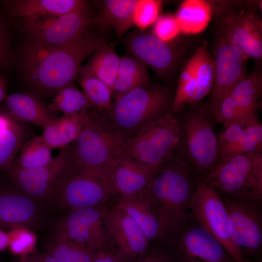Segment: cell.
Listing matches in <instances>:
<instances>
[{
  "instance_id": "obj_1",
  "label": "cell",
  "mask_w": 262,
  "mask_h": 262,
  "mask_svg": "<svg viewBox=\"0 0 262 262\" xmlns=\"http://www.w3.org/2000/svg\"><path fill=\"white\" fill-rule=\"evenodd\" d=\"M105 41L88 31L79 40L64 46L28 43L21 54L25 81L40 96L50 97L72 84L82 62Z\"/></svg>"
},
{
  "instance_id": "obj_6",
  "label": "cell",
  "mask_w": 262,
  "mask_h": 262,
  "mask_svg": "<svg viewBox=\"0 0 262 262\" xmlns=\"http://www.w3.org/2000/svg\"><path fill=\"white\" fill-rule=\"evenodd\" d=\"M206 104L179 117L180 135L176 154L202 179L216 163L217 136L209 119Z\"/></svg>"
},
{
  "instance_id": "obj_24",
  "label": "cell",
  "mask_w": 262,
  "mask_h": 262,
  "mask_svg": "<svg viewBox=\"0 0 262 262\" xmlns=\"http://www.w3.org/2000/svg\"><path fill=\"white\" fill-rule=\"evenodd\" d=\"M90 117V111L64 114L43 128L41 136L52 149L63 148L73 143L85 126Z\"/></svg>"
},
{
  "instance_id": "obj_39",
  "label": "cell",
  "mask_w": 262,
  "mask_h": 262,
  "mask_svg": "<svg viewBox=\"0 0 262 262\" xmlns=\"http://www.w3.org/2000/svg\"><path fill=\"white\" fill-rule=\"evenodd\" d=\"M210 114L219 123L226 128L237 122L249 124L241 116L229 93L224 97L211 111ZM253 122V121H252Z\"/></svg>"
},
{
  "instance_id": "obj_10",
  "label": "cell",
  "mask_w": 262,
  "mask_h": 262,
  "mask_svg": "<svg viewBox=\"0 0 262 262\" xmlns=\"http://www.w3.org/2000/svg\"><path fill=\"white\" fill-rule=\"evenodd\" d=\"M217 192L229 214L234 245L244 258H260L262 249V198Z\"/></svg>"
},
{
  "instance_id": "obj_17",
  "label": "cell",
  "mask_w": 262,
  "mask_h": 262,
  "mask_svg": "<svg viewBox=\"0 0 262 262\" xmlns=\"http://www.w3.org/2000/svg\"><path fill=\"white\" fill-rule=\"evenodd\" d=\"M106 210L98 206L66 212L55 221L53 230L96 251L111 250L104 225Z\"/></svg>"
},
{
  "instance_id": "obj_5",
  "label": "cell",
  "mask_w": 262,
  "mask_h": 262,
  "mask_svg": "<svg viewBox=\"0 0 262 262\" xmlns=\"http://www.w3.org/2000/svg\"><path fill=\"white\" fill-rule=\"evenodd\" d=\"M124 140L100 120L96 111L90 117L76 140L71 144L77 168L105 181L114 189L111 168L114 160L122 150Z\"/></svg>"
},
{
  "instance_id": "obj_2",
  "label": "cell",
  "mask_w": 262,
  "mask_h": 262,
  "mask_svg": "<svg viewBox=\"0 0 262 262\" xmlns=\"http://www.w3.org/2000/svg\"><path fill=\"white\" fill-rule=\"evenodd\" d=\"M199 179L176 153L154 175L145 194L157 217L161 240L170 237L188 220Z\"/></svg>"
},
{
  "instance_id": "obj_35",
  "label": "cell",
  "mask_w": 262,
  "mask_h": 262,
  "mask_svg": "<svg viewBox=\"0 0 262 262\" xmlns=\"http://www.w3.org/2000/svg\"><path fill=\"white\" fill-rule=\"evenodd\" d=\"M80 83L93 110L102 112L110 107L113 103L112 90L104 82L90 76L80 78Z\"/></svg>"
},
{
  "instance_id": "obj_13",
  "label": "cell",
  "mask_w": 262,
  "mask_h": 262,
  "mask_svg": "<svg viewBox=\"0 0 262 262\" xmlns=\"http://www.w3.org/2000/svg\"><path fill=\"white\" fill-rule=\"evenodd\" d=\"M211 49L214 77L209 101L207 103L209 111L246 77L245 63L247 59L225 34L216 29L214 30Z\"/></svg>"
},
{
  "instance_id": "obj_23",
  "label": "cell",
  "mask_w": 262,
  "mask_h": 262,
  "mask_svg": "<svg viewBox=\"0 0 262 262\" xmlns=\"http://www.w3.org/2000/svg\"><path fill=\"white\" fill-rule=\"evenodd\" d=\"M7 16L11 18L28 16H58L88 10L82 0H10L3 2Z\"/></svg>"
},
{
  "instance_id": "obj_27",
  "label": "cell",
  "mask_w": 262,
  "mask_h": 262,
  "mask_svg": "<svg viewBox=\"0 0 262 262\" xmlns=\"http://www.w3.org/2000/svg\"><path fill=\"white\" fill-rule=\"evenodd\" d=\"M115 205L124 211L137 222L150 242L160 240L159 223L145 193L137 196H119Z\"/></svg>"
},
{
  "instance_id": "obj_8",
  "label": "cell",
  "mask_w": 262,
  "mask_h": 262,
  "mask_svg": "<svg viewBox=\"0 0 262 262\" xmlns=\"http://www.w3.org/2000/svg\"><path fill=\"white\" fill-rule=\"evenodd\" d=\"M201 180L218 192L262 198V150L216 162Z\"/></svg>"
},
{
  "instance_id": "obj_49",
  "label": "cell",
  "mask_w": 262,
  "mask_h": 262,
  "mask_svg": "<svg viewBox=\"0 0 262 262\" xmlns=\"http://www.w3.org/2000/svg\"><path fill=\"white\" fill-rule=\"evenodd\" d=\"M154 253L144 257L136 262H153Z\"/></svg>"
},
{
  "instance_id": "obj_21",
  "label": "cell",
  "mask_w": 262,
  "mask_h": 262,
  "mask_svg": "<svg viewBox=\"0 0 262 262\" xmlns=\"http://www.w3.org/2000/svg\"><path fill=\"white\" fill-rule=\"evenodd\" d=\"M111 175L115 195L124 196L144 195L154 176L144 164L122 153L114 160Z\"/></svg>"
},
{
  "instance_id": "obj_16",
  "label": "cell",
  "mask_w": 262,
  "mask_h": 262,
  "mask_svg": "<svg viewBox=\"0 0 262 262\" xmlns=\"http://www.w3.org/2000/svg\"><path fill=\"white\" fill-rule=\"evenodd\" d=\"M115 195L103 180L77 167L59 188L50 204L66 212L103 206Z\"/></svg>"
},
{
  "instance_id": "obj_19",
  "label": "cell",
  "mask_w": 262,
  "mask_h": 262,
  "mask_svg": "<svg viewBox=\"0 0 262 262\" xmlns=\"http://www.w3.org/2000/svg\"><path fill=\"white\" fill-rule=\"evenodd\" d=\"M170 237L176 239V248L181 262H237L189 214L185 224Z\"/></svg>"
},
{
  "instance_id": "obj_40",
  "label": "cell",
  "mask_w": 262,
  "mask_h": 262,
  "mask_svg": "<svg viewBox=\"0 0 262 262\" xmlns=\"http://www.w3.org/2000/svg\"><path fill=\"white\" fill-rule=\"evenodd\" d=\"M247 124L243 122L230 124L217 136L216 162L222 160L227 153L239 141Z\"/></svg>"
},
{
  "instance_id": "obj_38",
  "label": "cell",
  "mask_w": 262,
  "mask_h": 262,
  "mask_svg": "<svg viewBox=\"0 0 262 262\" xmlns=\"http://www.w3.org/2000/svg\"><path fill=\"white\" fill-rule=\"evenodd\" d=\"M162 3L159 0H137L133 13V25L141 31L154 25L160 16Z\"/></svg>"
},
{
  "instance_id": "obj_48",
  "label": "cell",
  "mask_w": 262,
  "mask_h": 262,
  "mask_svg": "<svg viewBox=\"0 0 262 262\" xmlns=\"http://www.w3.org/2000/svg\"><path fill=\"white\" fill-rule=\"evenodd\" d=\"M6 83L5 80L0 76V102L5 97Z\"/></svg>"
},
{
  "instance_id": "obj_31",
  "label": "cell",
  "mask_w": 262,
  "mask_h": 262,
  "mask_svg": "<svg viewBox=\"0 0 262 262\" xmlns=\"http://www.w3.org/2000/svg\"><path fill=\"white\" fill-rule=\"evenodd\" d=\"M181 33L195 34L201 33L212 19L209 1L186 0L181 3L175 15Z\"/></svg>"
},
{
  "instance_id": "obj_32",
  "label": "cell",
  "mask_w": 262,
  "mask_h": 262,
  "mask_svg": "<svg viewBox=\"0 0 262 262\" xmlns=\"http://www.w3.org/2000/svg\"><path fill=\"white\" fill-rule=\"evenodd\" d=\"M27 134L20 121L11 118L9 125L0 131V170H7L25 142Z\"/></svg>"
},
{
  "instance_id": "obj_29",
  "label": "cell",
  "mask_w": 262,
  "mask_h": 262,
  "mask_svg": "<svg viewBox=\"0 0 262 262\" xmlns=\"http://www.w3.org/2000/svg\"><path fill=\"white\" fill-rule=\"evenodd\" d=\"M42 246L45 251L59 262H93L96 252L53 230Z\"/></svg>"
},
{
  "instance_id": "obj_4",
  "label": "cell",
  "mask_w": 262,
  "mask_h": 262,
  "mask_svg": "<svg viewBox=\"0 0 262 262\" xmlns=\"http://www.w3.org/2000/svg\"><path fill=\"white\" fill-rule=\"evenodd\" d=\"M214 29L228 37L247 58L260 67L262 61V21L253 2L209 1Z\"/></svg>"
},
{
  "instance_id": "obj_34",
  "label": "cell",
  "mask_w": 262,
  "mask_h": 262,
  "mask_svg": "<svg viewBox=\"0 0 262 262\" xmlns=\"http://www.w3.org/2000/svg\"><path fill=\"white\" fill-rule=\"evenodd\" d=\"M48 106L53 111H59L64 114H77L91 108L84 93L72 84L58 91Z\"/></svg>"
},
{
  "instance_id": "obj_12",
  "label": "cell",
  "mask_w": 262,
  "mask_h": 262,
  "mask_svg": "<svg viewBox=\"0 0 262 262\" xmlns=\"http://www.w3.org/2000/svg\"><path fill=\"white\" fill-rule=\"evenodd\" d=\"M189 215L215 238L237 262L244 258L234 245L229 214L217 192L199 179L189 208Z\"/></svg>"
},
{
  "instance_id": "obj_37",
  "label": "cell",
  "mask_w": 262,
  "mask_h": 262,
  "mask_svg": "<svg viewBox=\"0 0 262 262\" xmlns=\"http://www.w3.org/2000/svg\"><path fill=\"white\" fill-rule=\"evenodd\" d=\"M8 247L15 255L22 256L35 251L37 238L33 231L23 227L10 229L7 232Z\"/></svg>"
},
{
  "instance_id": "obj_33",
  "label": "cell",
  "mask_w": 262,
  "mask_h": 262,
  "mask_svg": "<svg viewBox=\"0 0 262 262\" xmlns=\"http://www.w3.org/2000/svg\"><path fill=\"white\" fill-rule=\"evenodd\" d=\"M51 150L41 135L34 137L24 143L14 165L25 169L43 167L52 159Z\"/></svg>"
},
{
  "instance_id": "obj_41",
  "label": "cell",
  "mask_w": 262,
  "mask_h": 262,
  "mask_svg": "<svg viewBox=\"0 0 262 262\" xmlns=\"http://www.w3.org/2000/svg\"><path fill=\"white\" fill-rule=\"evenodd\" d=\"M181 33L180 29L175 15L159 16L152 30L154 35L160 40L170 42Z\"/></svg>"
},
{
  "instance_id": "obj_15",
  "label": "cell",
  "mask_w": 262,
  "mask_h": 262,
  "mask_svg": "<svg viewBox=\"0 0 262 262\" xmlns=\"http://www.w3.org/2000/svg\"><path fill=\"white\" fill-rule=\"evenodd\" d=\"M214 77L213 57L205 42L196 49L180 75L171 113L179 112L210 93Z\"/></svg>"
},
{
  "instance_id": "obj_50",
  "label": "cell",
  "mask_w": 262,
  "mask_h": 262,
  "mask_svg": "<svg viewBox=\"0 0 262 262\" xmlns=\"http://www.w3.org/2000/svg\"><path fill=\"white\" fill-rule=\"evenodd\" d=\"M262 261L261 259L259 260H251L248 258H244V262H262Z\"/></svg>"
},
{
  "instance_id": "obj_22",
  "label": "cell",
  "mask_w": 262,
  "mask_h": 262,
  "mask_svg": "<svg viewBox=\"0 0 262 262\" xmlns=\"http://www.w3.org/2000/svg\"><path fill=\"white\" fill-rule=\"evenodd\" d=\"M4 107L5 114L11 118L32 123L43 128L58 117L41 96L32 91L5 96Z\"/></svg>"
},
{
  "instance_id": "obj_11",
  "label": "cell",
  "mask_w": 262,
  "mask_h": 262,
  "mask_svg": "<svg viewBox=\"0 0 262 262\" xmlns=\"http://www.w3.org/2000/svg\"><path fill=\"white\" fill-rule=\"evenodd\" d=\"M22 18V29L30 43L64 46L79 40L93 25L89 10L58 16H28Z\"/></svg>"
},
{
  "instance_id": "obj_9",
  "label": "cell",
  "mask_w": 262,
  "mask_h": 262,
  "mask_svg": "<svg viewBox=\"0 0 262 262\" xmlns=\"http://www.w3.org/2000/svg\"><path fill=\"white\" fill-rule=\"evenodd\" d=\"M71 144L47 165L38 168H21L15 165L7 169L8 180L46 206L50 204L59 188L77 168Z\"/></svg>"
},
{
  "instance_id": "obj_26",
  "label": "cell",
  "mask_w": 262,
  "mask_h": 262,
  "mask_svg": "<svg viewBox=\"0 0 262 262\" xmlns=\"http://www.w3.org/2000/svg\"><path fill=\"white\" fill-rule=\"evenodd\" d=\"M262 89V73L257 66L248 77L237 83L230 95L243 119L248 122L259 119L258 99Z\"/></svg>"
},
{
  "instance_id": "obj_28",
  "label": "cell",
  "mask_w": 262,
  "mask_h": 262,
  "mask_svg": "<svg viewBox=\"0 0 262 262\" xmlns=\"http://www.w3.org/2000/svg\"><path fill=\"white\" fill-rule=\"evenodd\" d=\"M119 61L120 57L105 41L95 50L87 64L81 67L78 74L80 78L95 77L112 90Z\"/></svg>"
},
{
  "instance_id": "obj_43",
  "label": "cell",
  "mask_w": 262,
  "mask_h": 262,
  "mask_svg": "<svg viewBox=\"0 0 262 262\" xmlns=\"http://www.w3.org/2000/svg\"><path fill=\"white\" fill-rule=\"evenodd\" d=\"M18 262H59L46 251H34L20 256Z\"/></svg>"
},
{
  "instance_id": "obj_45",
  "label": "cell",
  "mask_w": 262,
  "mask_h": 262,
  "mask_svg": "<svg viewBox=\"0 0 262 262\" xmlns=\"http://www.w3.org/2000/svg\"><path fill=\"white\" fill-rule=\"evenodd\" d=\"M8 235L7 232L0 229V252L8 247Z\"/></svg>"
},
{
  "instance_id": "obj_47",
  "label": "cell",
  "mask_w": 262,
  "mask_h": 262,
  "mask_svg": "<svg viewBox=\"0 0 262 262\" xmlns=\"http://www.w3.org/2000/svg\"><path fill=\"white\" fill-rule=\"evenodd\" d=\"M11 120V117L6 114H0V131L6 128Z\"/></svg>"
},
{
  "instance_id": "obj_18",
  "label": "cell",
  "mask_w": 262,
  "mask_h": 262,
  "mask_svg": "<svg viewBox=\"0 0 262 262\" xmlns=\"http://www.w3.org/2000/svg\"><path fill=\"white\" fill-rule=\"evenodd\" d=\"M104 225L111 250L120 262H128L145 255L150 241L124 211L115 205L106 210Z\"/></svg>"
},
{
  "instance_id": "obj_30",
  "label": "cell",
  "mask_w": 262,
  "mask_h": 262,
  "mask_svg": "<svg viewBox=\"0 0 262 262\" xmlns=\"http://www.w3.org/2000/svg\"><path fill=\"white\" fill-rule=\"evenodd\" d=\"M148 83L149 77L146 66L134 56L120 57L112 89L115 100L138 86Z\"/></svg>"
},
{
  "instance_id": "obj_36",
  "label": "cell",
  "mask_w": 262,
  "mask_h": 262,
  "mask_svg": "<svg viewBox=\"0 0 262 262\" xmlns=\"http://www.w3.org/2000/svg\"><path fill=\"white\" fill-rule=\"evenodd\" d=\"M262 125L258 119L246 126L239 141L220 161L234 156L259 151L262 150Z\"/></svg>"
},
{
  "instance_id": "obj_3",
  "label": "cell",
  "mask_w": 262,
  "mask_h": 262,
  "mask_svg": "<svg viewBox=\"0 0 262 262\" xmlns=\"http://www.w3.org/2000/svg\"><path fill=\"white\" fill-rule=\"evenodd\" d=\"M174 96L169 87L148 83L115 99L107 110L96 112L101 122L125 142L171 113Z\"/></svg>"
},
{
  "instance_id": "obj_44",
  "label": "cell",
  "mask_w": 262,
  "mask_h": 262,
  "mask_svg": "<svg viewBox=\"0 0 262 262\" xmlns=\"http://www.w3.org/2000/svg\"><path fill=\"white\" fill-rule=\"evenodd\" d=\"M93 262H120L117 256L111 250H99L94 255Z\"/></svg>"
},
{
  "instance_id": "obj_46",
  "label": "cell",
  "mask_w": 262,
  "mask_h": 262,
  "mask_svg": "<svg viewBox=\"0 0 262 262\" xmlns=\"http://www.w3.org/2000/svg\"><path fill=\"white\" fill-rule=\"evenodd\" d=\"M153 262H173L171 259L163 252L154 253Z\"/></svg>"
},
{
  "instance_id": "obj_25",
  "label": "cell",
  "mask_w": 262,
  "mask_h": 262,
  "mask_svg": "<svg viewBox=\"0 0 262 262\" xmlns=\"http://www.w3.org/2000/svg\"><path fill=\"white\" fill-rule=\"evenodd\" d=\"M137 0H106L101 2L98 16L93 18V25L100 28H115L120 39L133 25V16Z\"/></svg>"
},
{
  "instance_id": "obj_14",
  "label": "cell",
  "mask_w": 262,
  "mask_h": 262,
  "mask_svg": "<svg viewBox=\"0 0 262 262\" xmlns=\"http://www.w3.org/2000/svg\"><path fill=\"white\" fill-rule=\"evenodd\" d=\"M49 222L47 206L14 183L0 181V229L23 227L41 230Z\"/></svg>"
},
{
  "instance_id": "obj_20",
  "label": "cell",
  "mask_w": 262,
  "mask_h": 262,
  "mask_svg": "<svg viewBox=\"0 0 262 262\" xmlns=\"http://www.w3.org/2000/svg\"><path fill=\"white\" fill-rule=\"evenodd\" d=\"M125 42L134 57L164 76L173 72L181 56L182 52L170 42L141 31L129 34Z\"/></svg>"
},
{
  "instance_id": "obj_42",
  "label": "cell",
  "mask_w": 262,
  "mask_h": 262,
  "mask_svg": "<svg viewBox=\"0 0 262 262\" xmlns=\"http://www.w3.org/2000/svg\"><path fill=\"white\" fill-rule=\"evenodd\" d=\"M11 59L10 33L5 20L0 15V69L8 66Z\"/></svg>"
},
{
  "instance_id": "obj_7",
  "label": "cell",
  "mask_w": 262,
  "mask_h": 262,
  "mask_svg": "<svg viewBox=\"0 0 262 262\" xmlns=\"http://www.w3.org/2000/svg\"><path fill=\"white\" fill-rule=\"evenodd\" d=\"M180 135L178 117L170 113L126 141L121 153L140 162L154 175L176 152Z\"/></svg>"
}]
</instances>
